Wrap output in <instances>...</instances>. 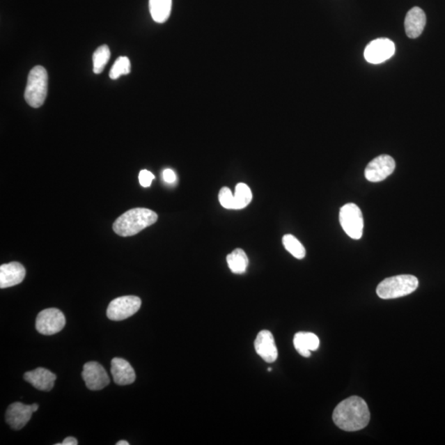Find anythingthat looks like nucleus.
I'll return each instance as SVG.
<instances>
[{
  "instance_id": "1a4fd4ad",
  "label": "nucleus",
  "mask_w": 445,
  "mask_h": 445,
  "mask_svg": "<svg viewBox=\"0 0 445 445\" xmlns=\"http://www.w3.org/2000/svg\"><path fill=\"white\" fill-rule=\"evenodd\" d=\"M395 54V44L388 38H379L368 43L365 49L366 60L370 64H381Z\"/></svg>"
},
{
  "instance_id": "c85d7f7f",
  "label": "nucleus",
  "mask_w": 445,
  "mask_h": 445,
  "mask_svg": "<svg viewBox=\"0 0 445 445\" xmlns=\"http://www.w3.org/2000/svg\"><path fill=\"white\" fill-rule=\"evenodd\" d=\"M129 442H125V440H120V442L116 443V445H129Z\"/></svg>"
},
{
  "instance_id": "4468645a",
  "label": "nucleus",
  "mask_w": 445,
  "mask_h": 445,
  "mask_svg": "<svg viewBox=\"0 0 445 445\" xmlns=\"http://www.w3.org/2000/svg\"><path fill=\"white\" fill-rule=\"evenodd\" d=\"M111 373L115 383L118 385L132 384L136 379L133 367L123 358L112 359Z\"/></svg>"
},
{
  "instance_id": "20e7f679",
  "label": "nucleus",
  "mask_w": 445,
  "mask_h": 445,
  "mask_svg": "<svg viewBox=\"0 0 445 445\" xmlns=\"http://www.w3.org/2000/svg\"><path fill=\"white\" fill-rule=\"evenodd\" d=\"M48 75L44 67L35 66L30 71L26 83L24 97L28 104L38 109L44 104L47 96Z\"/></svg>"
},
{
  "instance_id": "393cba45",
  "label": "nucleus",
  "mask_w": 445,
  "mask_h": 445,
  "mask_svg": "<svg viewBox=\"0 0 445 445\" xmlns=\"http://www.w3.org/2000/svg\"><path fill=\"white\" fill-rule=\"evenodd\" d=\"M155 178V175L150 171L142 170L139 175V183L143 187H148L151 186L153 180Z\"/></svg>"
},
{
  "instance_id": "dca6fc26",
  "label": "nucleus",
  "mask_w": 445,
  "mask_h": 445,
  "mask_svg": "<svg viewBox=\"0 0 445 445\" xmlns=\"http://www.w3.org/2000/svg\"><path fill=\"white\" fill-rule=\"evenodd\" d=\"M426 24V16L419 7L412 8L407 13L405 19V30L408 38L415 39L423 33Z\"/></svg>"
},
{
  "instance_id": "ddd939ff",
  "label": "nucleus",
  "mask_w": 445,
  "mask_h": 445,
  "mask_svg": "<svg viewBox=\"0 0 445 445\" xmlns=\"http://www.w3.org/2000/svg\"><path fill=\"white\" fill-rule=\"evenodd\" d=\"M26 270L19 263L3 264L0 267V288L13 287L20 284L24 280Z\"/></svg>"
},
{
  "instance_id": "bb28decb",
  "label": "nucleus",
  "mask_w": 445,
  "mask_h": 445,
  "mask_svg": "<svg viewBox=\"0 0 445 445\" xmlns=\"http://www.w3.org/2000/svg\"><path fill=\"white\" fill-rule=\"evenodd\" d=\"M78 440L74 437H67L64 439L61 444H56V445H77Z\"/></svg>"
},
{
  "instance_id": "7ed1b4c3",
  "label": "nucleus",
  "mask_w": 445,
  "mask_h": 445,
  "mask_svg": "<svg viewBox=\"0 0 445 445\" xmlns=\"http://www.w3.org/2000/svg\"><path fill=\"white\" fill-rule=\"evenodd\" d=\"M419 285L418 279L412 275H400L385 279L377 287V295L383 299H392L410 295Z\"/></svg>"
},
{
  "instance_id": "6ab92c4d",
  "label": "nucleus",
  "mask_w": 445,
  "mask_h": 445,
  "mask_svg": "<svg viewBox=\"0 0 445 445\" xmlns=\"http://www.w3.org/2000/svg\"><path fill=\"white\" fill-rule=\"evenodd\" d=\"M227 263L233 273L244 274L249 267V260L244 250L237 249L227 256Z\"/></svg>"
},
{
  "instance_id": "0eeeda50",
  "label": "nucleus",
  "mask_w": 445,
  "mask_h": 445,
  "mask_svg": "<svg viewBox=\"0 0 445 445\" xmlns=\"http://www.w3.org/2000/svg\"><path fill=\"white\" fill-rule=\"evenodd\" d=\"M65 322L64 313L60 309H47L39 313L36 320V328L40 334L52 336L63 330Z\"/></svg>"
},
{
  "instance_id": "b1692460",
  "label": "nucleus",
  "mask_w": 445,
  "mask_h": 445,
  "mask_svg": "<svg viewBox=\"0 0 445 445\" xmlns=\"http://www.w3.org/2000/svg\"><path fill=\"white\" fill-rule=\"evenodd\" d=\"M219 200L223 208L228 210H235V195L231 189L223 187L219 192Z\"/></svg>"
},
{
  "instance_id": "f8f14e48",
  "label": "nucleus",
  "mask_w": 445,
  "mask_h": 445,
  "mask_svg": "<svg viewBox=\"0 0 445 445\" xmlns=\"http://www.w3.org/2000/svg\"><path fill=\"white\" fill-rule=\"evenodd\" d=\"M255 350L258 356L267 363L275 362L278 357V350L271 331H260L254 343Z\"/></svg>"
},
{
  "instance_id": "9d476101",
  "label": "nucleus",
  "mask_w": 445,
  "mask_h": 445,
  "mask_svg": "<svg viewBox=\"0 0 445 445\" xmlns=\"http://www.w3.org/2000/svg\"><path fill=\"white\" fill-rule=\"evenodd\" d=\"M82 377L90 390H102L110 384L109 376L105 368L95 361L85 364Z\"/></svg>"
},
{
  "instance_id": "9b49d317",
  "label": "nucleus",
  "mask_w": 445,
  "mask_h": 445,
  "mask_svg": "<svg viewBox=\"0 0 445 445\" xmlns=\"http://www.w3.org/2000/svg\"><path fill=\"white\" fill-rule=\"evenodd\" d=\"M31 405H24L22 403H13L8 407L6 419L8 425L13 430H21L28 424L33 416Z\"/></svg>"
},
{
  "instance_id": "412c9836",
  "label": "nucleus",
  "mask_w": 445,
  "mask_h": 445,
  "mask_svg": "<svg viewBox=\"0 0 445 445\" xmlns=\"http://www.w3.org/2000/svg\"><path fill=\"white\" fill-rule=\"evenodd\" d=\"M253 199V194L249 186L245 183H238L235 189V210H242L247 208Z\"/></svg>"
},
{
  "instance_id": "f03ea898",
  "label": "nucleus",
  "mask_w": 445,
  "mask_h": 445,
  "mask_svg": "<svg viewBox=\"0 0 445 445\" xmlns=\"http://www.w3.org/2000/svg\"><path fill=\"white\" fill-rule=\"evenodd\" d=\"M157 220L158 214L155 211L146 208H134L127 211L116 220L114 231L121 237L134 236L155 224Z\"/></svg>"
},
{
  "instance_id": "aec40b11",
  "label": "nucleus",
  "mask_w": 445,
  "mask_h": 445,
  "mask_svg": "<svg viewBox=\"0 0 445 445\" xmlns=\"http://www.w3.org/2000/svg\"><path fill=\"white\" fill-rule=\"evenodd\" d=\"M111 56V52L107 45H102L99 47L93 53V72L94 74H101L104 70L107 63H109Z\"/></svg>"
},
{
  "instance_id": "a878e982",
  "label": "nucleus",
  "mask_w": 445,
  "mask_h": 445,
  "mask_svg": "<svg viewBox=\"0 0 445 445\" xmlns=\"http://www.w3.org/2000/svg\"><path fill=\"white\" fill-rule=\"evenodd\" d=\"M163 178L164 182L167 183H173L176 182V173L172 169H165L163 173Z\"/></svg>"
},
{
  "instance_id": "2eb2a0df",
  "label": "nucleus",
  "mask_w": 445,
  "mask_h": 445,
  "mask_svg": "<svg viewBox=\"0 0 445 445\" xmlns=\"http://www.w3.org/2000/svg\"><path fill=\"white\" fill-rule=\"evenodd\" d=\"M24 377L34 388L45 392L51 391L56 380V375L45 368H38L33 371L26 372Z\"/></svg>"
},
{
  "instance_id": "423d86ee",
  "label": "nucleus",
  "mask_w": 445,
  "mask_h": 445,
  "mask_svg": "<svg viewBox=\"0 0 445 445\" xmlns=\"http://www.w3.org/2000/svg\"><path fill=\"white\" fill-rule=\"evenodd\" d=\"M141 306L137 296H123L112 300L107 308V318L112 321H123L136 314Z\"/></svg>"
},
{
  "instance_id": "6e6552de",
  "label": "nucleus",
  "mask_w": 445,
  "mask_h": 445,
  "mask_svg": "<svg viewBox=\"0 0 445 445\" xmlns=\"http://www.w3.org/2000/svg\"><path fill=\"white\" fill-rule=\"evenodd\" d=\"M396 164L392 157L380 155L373 159L367 165L365 176L368 182H380L384 181L394 172Z\"/></svg>"
},
{
  "instance_id": "a211bd4d",
  "label": "nucleus",
  "mask_w": 445,
  "mask_h": 445,
  "mask_svg": "<svg viewBox=\"0 0 445 445\" xmlns=\"http://www.w3.org/2000/svg\"><path fill=\"white\" fill-rule=\"evenodd\" d=\"M172 10V0H150L152 19L158 24H164L169 19Z\"/></svg>"
},
{
  "instance_id": "cd10ccee",
  "label": "nucleus",
  "mask_w": 445,
  "mask_h": 445,
  "mask_svg": "<svg viewBox=\"0 0 445 445\" xmlns=\"http://www.w3.org/2000/svg\"><path fill=\"white\" fill-rule=\"evenodd\" d=\"M31 407H33V412H36L38 410V405L37 403L31 404Z\"/></svg>"
},
{
  "instance_id": "f257e3e1",
  "label": "nucleus",
  "mask_w": 445,
  "mask_h": 445,
  "mask_svg": "<svg viewBox=\"0 0 445 445\" xmlns=\"http://www.w3.org/2000/svg\"><path fill=\"white\" fill-rule=\"evenodd\" d=\"M332 419L341 430L353 432L366 428L370 421V412L365 400L352 396L336 406Z\"/></svg>"
},
{
  "instance_id": "5701e85b",
  "label": "nucleus",
  "mask_w": 445,
  "mask_h": 445,
  "mask_svg": "<svg viewBox=\"0 0 445 445\" xmlns=\"http://www.w3.org/2000/svg\"><path fill=\"white\" fill-rule=\"evenodd\" d=\"M130 73V61L129 58L125 56H120L111 67L110 71V78L111 79H118L123 75H127Z\"/></svg>"
},
{
  "instance_id": "f3484780",
  "label": "nucleus",
  "mask_w": 445,
  "mask_h": 445,
  "mask_svg": "<svg viewBox=\"0 0 445 445\" xmlns=\"http://www.w3.org/2000/svg\"><path fill=\"white\" fill-rule=\"evenodd\" d=\"M319 345H320V341L312 332L300 331L294 337L295 348L297 352L304 357L311 356V352L318 350Z\"/></svg>"
},
{
  "instance_id": "39448f33",
  "label": "nucleus",
  "mask_w": 445,
  "mask_h": 445,
  "mask_svg": "<svg viewBox=\"0 0 445 445\" xmlns=\"http://www.w3.org/2000/svg\"><path fill=\"white\" fill-rule=\"evenodd\" d=\"M340 223L346 235L358 240L363 235L364 219L361 209L354 203L343 206L340 210Z\"/></svg>"
},
{
  "instance_id": "4be33fe9",
  "label": "nucleus",
  "mask_w": 445,
  "mask_h": 445,
  "mask_svg": "<svg viewBox=\"0 0 445 445\" xmlns=\"http://www.w3.org/2000/svg\"><path fill=\"white\" fill-rule=\"evenodd\" d=\"M283 244L286 249L297 259H303L306 255L304 247L297 238L291 235L283 237Z\"/></svg>"
}]
</instances>
